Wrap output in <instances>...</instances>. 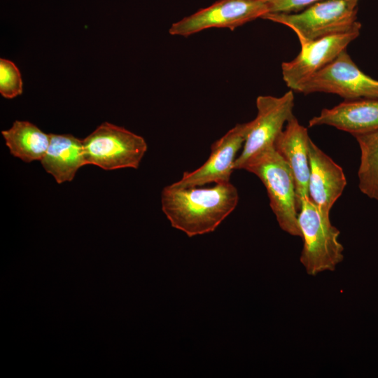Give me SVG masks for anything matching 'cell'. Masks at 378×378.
<instances>
[{
  "label": "cell",
  "instance_id": "cell-15",
  "mask_svg": "<svg viewBox=\"0 0 378 378\" xmlns=\"http://www.w3.org/2000/svg\"><path fill=\"white\" fill-rule=\"evenodd\" d=\"M1 134L10 154L25 162L41 161L50 143V134L25 120H15Z\"/></svg>",
  "mask_w": 378,
  "mask_h": 378
},
{
  "label": "cell",
  "instance_id": "cell-1",
  "mask_svg": "<svg viewBox=\"0 0 378 378\" xmlns=\"http://www.w3.org/2000/svg\"><path fill=\"white\" fill-rule=\"evenodd\" d=\"M238 202V190L230 182L209 188H178L170 184L161 192L163 213L173 227L188 237L214 231Z\"/></svg>",
  "mask_w": 378,
  "mask_h": 378
},
{
  "label": "cell",
  "instance_id": "cell-6",
  "mask_svg": "<svg viewBox=\"0 0 378 378\" xmlns=\"http://www.w3.org/2000/svg\"><path fill=\"white\" fill-rule=\"evenodd\" d=\"M294 91L304 94H335L344 100L378 99V80L364 74L345 49L328 65L301 83Z\"/></svg>",
  "mask_w": 378,
  "mask_h": 378
},
{
  "label": "cell",
  "instance_id": "cell-5",
  "mask_svg": "<svg viewBox=\"0 0 378 378\" xmlns=\"http://www.w3.org/2000/svg\"><path fill=\"white\" fill-rule=\"evenodd\" d=\"M82 143L85 164L105 170L137 169L147 150L142 136L108 122L98 126Z\"/></svg>",
  "mask_w": 378,
  "mask_h": 378
},
{
  "label": "cell",
  "instance_id": "cell-12",
  "mask_svg": "<svg viewBox=\"0 0 378 378\" xmlns=\"http://www.w3.org/2000/svg\"><path fill=\"white\" fill-rule=\"evenodd\" d=\"M310 140L307 129L300 125L293 115L286 122L274 144L276 150L288 164L292 172L298 211L302 202L309 197Z\"/></svg>",
  "mask_w": 378,
  "mask_h": 378
},
{
  "label": "cell",
  "instance_id": "cell-10",
  "mask_svg": "<svg viewBox=\"0 0 378 378\" xmlns=\"http://www.w3.org/2000/svg\"><path fill=\"white\" fill-rule=\"evenodd\" d=\"M360 29L336 34L314 40H299L301 50L291 61L281 64L282 76L292 90L304 80L334 60L356 38Z\"/></svg>",
  "mask_w": 378,
  "mask_h": 378
},
{
  "label": "cell",
  "instance_id": "cell-4",
  "mask_svg": "<svg viewBox=\"0 0 378 378\" xmlns=\"http://www.w3.org/2000/svg\"><path fill=\"white\" fill-rule=\"evenodd\" d=\"M298 224L303 239L300 262L309 275L334 271L344 259L340 230L332 225L330 214L321 211L309 197L301 204Z\"/></svg>",
  "mask_w": 378,
  "mask_h": 378
},
{
  "label": "cell",
  "instance_id": "cell-17",
  "mask_svg": "<svg viewBox=\"0 0 378 378\" xmlns=\"http://www.w3.org/2000/svg\"><path fill=\"white\" fill-rule=\"evenodd\" d=\"M22 92L20 72L11 61L0 59V94L5 98L13 99Z\"/></svg>",
  "mask_w": 378,
  "mask_h": 378
},
{
  "label": "cell",
  "instance_id": "cell-14",
  "mask_svg": "<svg viewBox=\"0 0 378 378\" xmlns=\"http://www.w3.org/2000/svg\"><path fill=\"white\" fill-rule=\"evenodd\" d=\"M41 163L57 183L71 181L86 164L82 140L69 134H50L49 146Z\"/></svg>",
  "mask_w": 378,
  "mask_h": 378
},
{
  "label": "cell",
  "instance_id": "cell-13",
  "mask_svg": "<svg viewBox=\"0 0 378 378\" xmlns=\"http://www.w3.org/2000/svg\"><path fill=\"white\" fill-rule=\"evenodd\" d=\"M330 125L353 136L378 129V99L344 100L323 108L309 121V127Z\"/></svg>",
  "mask_w": 378,
  "mask_h": 378
},
{
  "label": "cell",
  "instance_id": "cell-18",
  "mask_svg": "<svg viewBox=\"0 0 378 378\" xmlns=\"http://www.w3.org/2000/svg\"><path fill=\"white\" fill-rule=\"evenodd\" d=\"M321 0H267L269 13H296Z\"/></svg>",
  "mask_w": 378,
  "mask_h": 378
},
{
  "label": "cell",
  "instance_id": "cell-2",
  "mask_svg": "<svg viewBox=\"0 0 378 378\" xmlns=\"http://www.w3.org/2000/svg\"><path fill=\"white\" fill-rule=\"evenodd\" d=\"M242 169L257 176L265 186L270 207L281 230L301 237L295 181L288 164L275 148L258 154Z\"/></svg>",
  "mask_w": 378,
  "mask_h": 378
},
{
  "label": "cell",
  "instance_id": "cell-7",
  "mask_svg": "<svg viewBox=\"0 0 378 378\" xmlns=\"http://www.w3.org/2000/svg\"><path fill=\"white\" fill-rule=\"evenodd\" d=\"M257 115L237 158L234 169H242L251 158L274 147V144L288 120L293 115L294 94L292 90L281 97L258 96L256 99Z\"/></svg>",
  "mask_w": 378,
  "mask_h": 378
},
{
  "label": "cell",
  "instance_id": "cell-8",
  "mask_svg": "<svg viewBox=\"0 0 378 378\" xmlns=\"http://www.w3.org/2000/svg\"><path fill=\"white\" fill-rule=\"evenodd\" d=\"M269 13L267 0H218L173 23V36H189L209 28L234 30Z\"/></svg>",
  "mask_w": 378,
  "mask_h": 378
},
{
  "label": "cell",
  "instance_id": "cell-3",
  "mask_svg": "<svg viewBox=\"0 0 378 378\" xmlns=\"http://www.w3.org/2000/svg\"><path fill=\"white\" fill-rule=\"evenodd\" d=\"M359 0H321L300 13H269L262 17L288 27L299 40H314L360 29Z\"/></svg>",
  "mask_w": 378,
  "mask_h": 378
},
{
  "label": "cell",
  "instance_id": "cell-9",
  "mask_svg": "<svg viewBox=\"0 0 378 378\" xmlns=\"http://www.w3.org/2000/svg\"><path fill=\"white\" fill-rule=\"evenodd\" d=\"M253 121L237 124L214 142L206 161L195 170L184 172L181 178L172 183L178 188L202 186L207 183L230 182L237 153L244 146Z\"/></svg>",
  "mask_w": 378,
  "mask_h": 378
},
{
  "label": "cell",
  "instance_id": "cell-16",
  "mask_svg": "<svg viewBox=\"0 0 378 378\" xmlns=\"http://www.w3.org/2000/svg\"><path fill=\"white\" fill-rule=\"evenodd\" d=\"M354 136L360 150L358 188L368 197L378 200V129Z\"/></svg>",
  "mask_w": 378,
  "mask_h": 378
},
{
  "label": "cell",
  "instance_id": "cell-11",
  "mask_svg": "<svg viewBox=\"0 0 378 378\" xmlns=\"http://www.w3.org/2000/svg\"><path fill=\"white\" fill-rule=\"evenodd\" d=\"M309 197L321 211L330 214L346 186V176L342 168L312 139L309 144Z\"/></svg>",
  "mask_w": 378,
  "mask_h": 378
}]
</instances>
